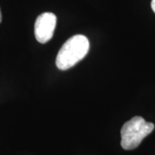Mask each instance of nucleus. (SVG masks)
Wrapping results in <instances>:
<instances>
[{
  "label": "nucleus",
  "instance_id": "1",
  "mask_svg": "<svg viewBox=\"0 0 155 155\" xmlns=\"http://www.w3.org/2000/svg\"><path fill=\"white\" fill-rule=\"evenodd\" d=\"M90 50V41L83 35H76L62 45L56 57V66L60 70H67L78 64Z\"/></svg>",
  "mask_w": 155,
  "mask_h": 155
},
{
  "label": "nucleus",
  "instance_id": "2",
  "mask_svg": "<svg viewBox=\"0 0 155 155\" xmlns=\"http://www.w3.org/2000/svg\"><path fill=\"white\" fill-rule=\"evenodd\" d=\"M154 129V124L136 116L123 124L121 130V146L123 149L133 150Z\"/></svg>",
  "mask_w": 155,
  "mask_h": 155
},
{
  "label": "nucleus",
  "instance_id": "3",
  "mask_svg": "<svg viewBox=\"0 0 155 155\" xmlns=\"http://www.w3.org/2000/svg\"><path fill=\"white\" fill-rule=\"evenodd\" d=\"M57 17L51 12L42 13L36 18L35 23V35L40 43L50 41L55 30Z\"/></svg>",
  "mask_w": 155,
  "mask_h": 155
},
{
  "label": "nucleus",
  "instance_id": "4",
  "mask_svg": "<svg viewBox=\"0 0 155 155\" xmlns=\"http://www.w3.org/2000/svg\"><path fill=\"white\" fill-rule=\"evenodd\" d=\"M151 7L153 9V11L155 13V0H152V3H151Z\"/></svg>",
  "mask_w": 155,
  "mask_h": 155
},
{
  "label": "nucleus",
  "instance_id": "5",
  "mask_svg": "<svg viewBox=\"0 0 155 155\" xmlns=\"http://www.w3.org/2000/svg\"><path fill=\"white\" fill-rule=\"evenodd\" d=\"M2 21V14H1V10H0V22Z\"/></svg>",
  "mask_w": 155,
  "mask_h": 155
}]
</instances>
